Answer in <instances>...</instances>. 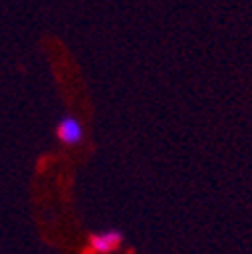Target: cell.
<instances>
[{"instance_id":"6da1fadb","label":"cell","mask_w":252,"mask_h":254,"mask_svg":"<svg viewBox=\"0 0 252 254\" xmlns=\"http://www.w3.org/2000/svg\"><path fill=\"white\" fill-rule=\"evenodd\" d=\"M57 137L65 145H79L83 141V125L75 115H65L57 123Z\"/></svg>"},{"instance_id":"7a4b0ae2","label":"cell","mask_w":252,"mask_h":254,"mask_svg":"<svg viewBox=\"0 0 252 254\" xmlns=\"http://www.w3.org/2000/svg\"><path fill=\"white\" fill-rule=\"evenodd\" d=\"M121 240H123L121 232H117V230H105V232H99V234H93L89 242H91V248L95 250L97 254H109L115 248H119Z\"/></svg>"}]
</instances>
